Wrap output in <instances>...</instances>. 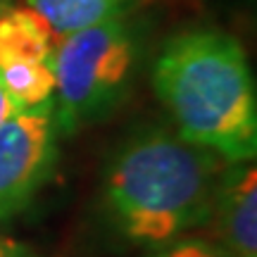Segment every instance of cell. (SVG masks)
I'll list each match as a JSON object with an SVG mask.
<instances>
[{"instance_id": "5b68a950", "label": "cell", "mask_w": 257, "mask_h": 257, "mask_svg": "<svg viewBox=\"0 0 257 257\" xmlns=\"http://www.w3.org/2000/svg\"><path fill=\"white\" fill-rule=\"evenodd\" d=\"M231 257H257V172L252 160L231 162L219 176L214 212Z\"/></svg>"}, {"instance_id": "52a82bcc", "label": "cell", "mask_w": 257, "mask_h": 257, "mask_svg": "<svg viewBox=\"0 0 257 257\" xmlns=\"http://www.w3.org/2000/svg\"><path fill=\"white\" fill-rule=\"evenodd\" d=\"M128 3L131 0H29V8L36 10L53 29V34L62 38L107 19L121 17Z\"/></svg>"}, {"instance_id": "ba28073f", "label": "cell", "mask_w": 257, "mask_h": 257, "mask_svg": "<svg viewBox=\"0 0 257 257\" xmlns=\"http://www.w3.org/2000/svg\"><path fill=\"white\" fill-rule=\"evenodd\" d=\"M0 86L8 93L15 110H34L55 95V72L53 62H12L0 67Z\"/></svg>"}, {"instance_id": "30bf717a", "label": "cell", "mask_w": 257, "mask_h": 257, "mask_svg": "<svg viewBox=\"0 0 257 257\" xmlns=\"http://www.w3.org/2000/svg\"><path fill=\"white\" fill-rule=\"evenodd\" d=\"M0 257H38L34 250L19 243V240L10 238V236H0Z\"/></svg>"}, {"instance_id": "3957f363", "label": "cell", "mask_w": 257, "mask_h": 257, "mask_svg": "<svg viewBox=\"0 0 257 257\" xmlns=\"http://www.w3.org/2000/svg\"><path fill=\"white\" fill-rule=\"evenodd\" d=\"M136 60V36L121 17L60 38L53 57L57 134H74L110 114L128 93Z\"/></svg>"}, {"instance_id": "9c48e42d", "label": "cell", "mask_w": 257, "mask_h": 257, "mask_svg": "<svg viewBox=\"0 0 257 257\" xmlns=\"http://www.w3.org/2000/svg\"><path fill=\"white\" fill-rule=\"evenodd\" d=\"M148 257H231L217 243H207L200 238H174L169 243L155 245Z\"/></svg>"}, {"instance_id": "6da1fadb", "label": "cell", "mask_w": 257, "mask_h": 257, "mask_svg": "<svg viewBox=\"0 0 257 257\" xmlns=\"http://www.w3.org/2000/svg\"><path fill=\"white\" fill-rule=\"evenodd\" d=\"M219 155L167 128L128 136L105 172L112 224L136 245H162L200 226L214 212Z\"/></svg>"}, {"instance_id": "8992f818", "label": "cell", "mask_w": 257, "mask_h": 257, "mask_svg": "<svg viewBox=\"0 0 257 257\" xmlns=\"http://www.w3.org/2000/svg\"><path fill=\"white\" fill-rule=\"evenodd\" d=\"M60 38L31 8L0 12V67L12 62H53Z\"/></svg>"}, {"instance_id": "277c9868", "label": "cell", "mask_w": 257, "mask_h": 257, "mask_svg": "<svg viewBox=\"0 0 257 257\" xmlns=\"http://www.w3.org/2000/svg\"><path fill=\"white\" fill-rule=\"evenodd\" d=\"M57 162L53 102L15 110L0 124V224L31 205Z\"/></svg>"}, {"instance_id": "8fae6325", "label": "cell", "mask_w": 257, "mask_h": 257, "mask_svg": "<svg viewBox=\"0 0 257 257\" xmlns=\"http://www.w3.org/2000/svg\"><path fill=\"white\" fill-rule=\"evenodd\" d=\"M12 112H15V105H12V100L8 98V93L3 91V86H0V124L8 119Z\"/></svg>"}, {"instance_id": "7a4b0ae2", "label": "cell", "mask_w": 257, "mask_h": 257, "mask_svg": "<svg viewBox=\"0 0 257 257\" xmlns=\"http://www.w3.org/2000/svg\"><path fill=\"white\" fill-rule=\"evenodd\" d=\"M153 86L176 134L229 162L257 153V98L248 55L219 29H191L167 38Z\"/></svg>"}]
</instances>
